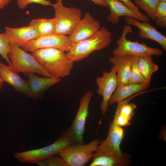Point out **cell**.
<instances>
[{
  "label": "cell",
  "instance_id": "obj_1",
  "mask_svg": "<svg viewBox=\"0 0 166 166\" xmlns=\"http://www.w3.org/2000/svg\"><path fill=\"white\" fill-rule=\"evenodd\" d=\"M32 55L47 72L53 77L63 78L69 75L74 62L65 52L53 48H45L35 50Z\"/></svg>",
  "mask_w": 166,
  "mask_h": 166
},
{
  "label": "cell",
  "instance_id": "obj_2",
  "mask_svg": "<svg viewBox=\"0 0 166 166\" xmlns=\"http://www.w3.org/2000/svg\"><path fill=\"white\" fill-rule=\"evenodd\" d=\"M112 37L107 28L101 27L90 38L73 43L66 55L73 62L82 60L94 51L102 50L108 46L111 43Z\"/></svg>",
  "mask_w": 166,
  "mask_h": 166
},
{
  "label": "cell",
  "instance_id": "obj_3",
  "mask_svg": "<svg viewBox=\"0 0 166 166\" xmlns=\"http://www.w3.org/2000/svg\"><path fill=\"white\" fill-rule=\"evenodd\" d=\"M75 144L66 131H64L51 144L38 149L15 152L13 157L20 163L34 164L51 156L58 155L65 147Z\"/></svg>",
  "mask_w": 166,
  "mask_h": 166
},
{
  "label": "cell",
  "instance_id": "obj_4",
  "mask_svg": "<svg viewBox=\"0 0 166 166\" xmlns=\"http://www.w3.org/2000/svg\"><path fill=\"white\" fill-rule=\"evenodd\" d=\"M10 52L8 57L11 66L17 72L25 75L30 73H37L45 77H53L37 61L32 55L20 47L9 43Z\"/></svg>",
  "mask_w": 166,
  "mask_h": 166
},
{
  "label": "cell",
  "instance_id": "obj_5",
  "mask_svg": "<svg viewBox=\"0 0 166 166\" xmlns=\"http://www.w3.org/2000/svg\"><path fill=\"white\" fill-rule=\"evenodd\" d=\"M132 29L131 26L128 25L123 27L121 35L116 42L117 46L113 51V56L150 55L160 56L163 54L162 50L159 48L149 47L143 42L140 43L127 40V34L131 31Z\"/></svg>",
  "mask_w": 166,
  "mask_h": 166
},
{
  "label": "cell",
  "instance_id": "obj_6",
  "mask_svg": "<svg viewBox=\"0 0 166 166\" xmlns=\"http://www.w3.org/2000/svg\"><path fill=\"white\" fill-rule=\"evenodd\" d=\"M55 11L56 22L55 34L69 35L81 19L82 12L77 7L64 6L62 1L52 4Z\"/></svg>",
  "mask_w": 166,
  "mask_h": 166
},
{
  "label": "cell",
  "instance_id": "obj_7",
  "mask_svg": "<svg viewBox=\"0 0 166 166\" xmlns=\"http://www.w3.org/2000/svg\"><path fill=\"white\" fill-rule=\"evenodd\" d=\"M101 142L99 139H97L87 144H77L68 146L63 149L58 155L69 166H84L92 158Z\"/></svg>",
  "mask_w": 166,
  "mask_h": 166
},
{
  "label": "cell",
  "instance_id": "obj_8",
  "mask_svg": "<svg viewBox=\"0 0 166 166\" xmlns=\"http://www.w3.org/2000/svg\"><path fill=\"white\" fill-rule=\"evenodd\" d=\"M93 92L87 91L81 97L75 117L66 130L75 144H84L83 138L86 120L89 114V107Z\"/></svg>",
  "mask_w": 166,
  "mask_h": 166
},
{
  "label": "cell",
  "instance_id": "obj_9",
  "mask_svg": "<svg viewBox=\"0 0 166 166\" xmlns=\"http://www.w3.org/2000/svg\"><path fill=\"white\" fill-rule=\"evenodd\" d=\"M73 44L68 36L54 34L39 37L28 42L21 48L26 52H32L42 48H53L67 52Z\"/></svg>",
  "mask_w": 166,
  "mask_h": 166
},
{
  "label": "cell",
  "instance_id": "obj_10",
  "mask_svg": "<svg viewBox=\"0 0 166 166\" xmlns=\"http://www.w3.org/2000/svg\"><path fill=\"white\" fill-rule=\"evenodd\" d=\"M102 74V76L97 77L96 81L98 87L97 93L102 97L100 104L101 113L105 115L108 110L110 98L117 87L118 79L116 69L114 66L111 67L110 72L104 70Z\"/></svg>",
  "mask_w": 166,
  "mask_h": 166
},
{
  "label": "cell",
  "instance_id": "obj_11",
  "mask_svg": "<svg viewBox=\"0 0 166 166\" xmlns=\"http://www.w3.org/2000/svg\"><path fill=\"white\" fill-rule=\"evenodd\" d=\"M124 130L112 121L109 129L107 137L101 141L96 150L115 156H120L124 153L122 152L120 145L124 137Z\"/></svg>",
  "mask_w": 166,
  "mask_h": 166
},
{
  "label": "cell",
  "instance_id": "obj_12",
  "mask_svg": "<svg viewBox=\"0 0 166 166\" xmlns=\"http://www.w3.org/2000/svg\"><path fill=\"white\" fill-rule=\"evenodd\" d=\"M101 27L100 22L87 12L68 37L73 43H77L92 37Z\"/></svg>",
  "mask_w": 166,
  "mask_h": 166
},
{
  "label": "cell",
  "instance_id": "obj_13",
  "mask_svg": "<svg viewBox=\"0 0 166 166\" xmlns=\"http://www.w3.org/2000/svg\"><path fill=\"white\" fill-rule=\"evenodd\" d=\"M110 10V13L107 19L113 24H117L121 16H129L136 20L143 22H148L150 19L146 15L129 8L118 0H105Z\"/></svg>",
  "mask_w": 166,
  "mask_h": 166
},
{
  "label": "cell",
  "instance_id": "obj_14",
  "mask_svg": "<svg viewBox=\"0 0 166 166\" xmlns=\"http://www.w3.org/2000/svg\"><path fill=\"white\" fill-rule=\"evenodd\" d=\"M5 29L4 33L9 43L21 47L40 37L37 29L31 26L19 28L5 26Z\"/></svg>",
  "mask_w": 166,
  "mask_h": 166
},
{
  "label": "cell",
  "instance_id": "obj_15",
  "mask_svg": "<svg viewBox=\"0 0 166 166\" xmlns=\"http://www.w3.org/2000/svg\"><path fill=\"white\" fill-rule=\"evenodd\" d=\"M125 20L127 25L136 26L139 29L138 34L140 37L156 41L166 50V36L159 32L155 27L148 22H141L129 16H125Z\"/></svg>",
  "mask_w": 166,
  "mask_h": 166
},
{
  "label": "cell",
  "instance_id": "obj_16",
  "mask_svg": "<svg viewBox=\"0 0 166 166\" xmlns=\"http://www.w3.org/2000/svg\"><path fill=\"white\" fill-rule=\"evenodd\" d=\"M26 75L31 98L34 99H42L44 93L47 89L61 81L60 78L40 77L34 73H29Z\"/></svg>",
  "mask_w": 166,
  "mask_h": 166
},
{
  "label": "cell",
  "instance_id": "obj_17",
  "mask_svg": "<svg viewBox=\"0 0 166 166\" xmlns=\"http://www.w3.org/2000/svg\"><path fill=\"white\" fill-rule=\"evenodd\" d=\"M149 91H143L134 94L117 103V105L113 122L121 127L131 124L130 121L134 115L136 105L133 103H129L133 98Z\"/></svg>",
  "mask_w": 166,
  "mask_h": 166
},
{
  "label": "cell",
  "instance_id": "obj_18",
  "mask_svg": "<svg viewBox=\"0 0 166 166\" xmlns=\"http://www.w3.org/2000/svg\"><path fill=\"white\" fill-rule=\"evenodd\" d=\"M0 76L4 82L10 84L16 91L31 98L27 81L22 79L11 66L0 62Z\"/></svg>",
  "mask_w": 166,
  "mask_h": 166
},
{
  "label": "cell",
  "instance_id": "obj_19",
  "mask_svg": "<svg viewBox=\"0 0 166 166\" xmlns=\"http://www.w3.org/2000/svg\"><path fill=\"white\" fill-rule=\"evenodd\" d=\"M134 56L124 55L111 57L109 62L115 67L118 79L117 86L128 84L130 75L131 65Z\"/></svg>",
  "mask_w": 166,
  "mask_h": 166
},
{
  "label": "cell",
  "instance_id": "obj_20",
  "mask_svg": "<svg viewBox=\"0 0 166 166\" xmlns=\"http://www.w3.org/2000/svg\"><path fill=\"white\" fill-rule=\"evenodd\" d=\"M90 166H126L131 163L130 156L126 153L120 156H115L96 150Z\"/></svg>",
  "mask_w": 166,
  "mask_h": 166
},
{
  "label": "cell",
  "instance_id": "obj_21",
  "mask_svg": "<svg viewBox=\"0 0 166 166\" xmlns=\"http://www.w3.org/2000/svg\"><path fill=\"white\" fill-rule=\"evenodd\" d=\"M150 85V83H145L136 84H128L118 86L110 98L109 105H112L134 94L144 91L149 88Z\"/></svg>",
  "mask_w": 166,
  "mask_h": 166
},
{
  "label": "cell",
  "instance_id": "obj_22",
  "mask_svg": "<svg viewBox=\"0 0 166 166\" xmlns=\"http://www.w3.org/2000/svg\"><path fill=\"white\" fill-rule=\"evenodd\" d=\"M150 55L138 56V69L145 82L150 83L152 74L158 69V66L152 61Z\"/></svg>",
  "mask_w": 166,
  "mask_h": 166
},
{
  "label": "cell",
  "instance_id": "obj_23",
  "mask_svg": "<svg viewBox=\"0 0 166 166\" xmlns=\"http://www.w3.org/2000/svg\"><path fill=\"white\" fill-rule=\"evenodd\" d=\"M29 25L34 27L40 37L55 34L56 22L55 18H41L32 20Z\"/></svg>",
  "mask_w": 166,
  "mask_h": 166
},
{
  "label": "cell",
  "instance_id": "obj_24",
  "mask_svg": "<svg viewBox=\"0 0 166 166\" xmlns=\"http://www.w3.org/2000/svg\"><path fill=\"white\" fill-rule=\"evenodd\" d=\"M159 0H134L135 5L146 12L147 16L154 21L155 20V12Z\"/></svg>",
  "mask_w": 166,
  "mask_h": 166
},
{
  "label": "cell",
  "instance_id": "obj_25",
  "mask_svg": "<svg viewBox=\"0 0 166 166\" xmlns=\"http://www.w3.org/2000/svg\"><path fill=\"white\" fill-rule=\"evenodd\" d=\"M138 56H134L131 65L130 75L128 84H136L146 83L142 77L138 67Z\"/></svg>",
  "mask_w": 166,
  "mask_h": 166
},
{
  "label": "cell",
  "instance_id": "obj_26",
  "mask_svg": "<svg viewBox=\"0 0 166 166\" xmlns=\"http://www.w3.org/2000/svg\"><path fill=\"white\" fill-rule=\"evenodd\" d=\"M36 164L40 166H69L62 157L56 155L47 157Z\"/></svg>",
  "mask_w": 166,
  "mask_h": 166
},
{
  "label": "cell",
  "instance_id": "obj_27",
  "mask_svg": "<svg viewBox=\"0 0 166 166\" xmlns=\"http://www.w3.org/2000/svg\"><path fill=\"white\" fill-rule=\"evenodd\" d=\"M10 51L9 42L4 32L0 33V54L6 61L9 66H11V63L8 57Z\"/></svg>",
  "mask_w": 166,
  "mask_h": 166
},
{
  "label": "cell",
  "instance_id": "obj_28",
  "mask_svg": "<svg viewBox=\"0 0 166 166\" xmlns=\"http://www.w3.org/2000/svg\"><path fill=\"white\" fill-rule=\"evenodd\" d=\"M32 3H37L44 6H52L50 0H17V4L20 9L26 8L28 5Z\"/></svg>",
  "mask_w": 166,
  "mask_h": 166
},
{
  "label": "cell",
  "instance_id": "obj_29",
  "mask_svg": "<svg viewBox=\"0 0 166 166\" xmlns=\"http://www.w3.org/2000/svg\"><path fill=\"white\" fill-rule=\"evenodd\" d=\"M156 18L166 17V2L159 1L155 12Z\"/></svg>",
  "mask_w": 166,
  "mask_h": 166
},
{
  "label": "cell",
  "instance_id": "obj_30",
  "mask_svg": "<svg viewBox=\"0 0 166 166\" xmlns=\"http://www.w3.org/2000/svg\"><path fill=\"white\" fill-rule=\"evenodd\" d=\"M122 2L124 4L132 9L139 10V7L135 5L131 0H118Z\"/></svg>",
  "mask_w": 166,
  "mask_h": 166
},
{
  "label": "cell",
  "instance_id": "obj_31",
  "mask_svg": "<svg viewBox=\"0 0 166 166\" xmlns=\"http://www.w3.org/2000/svg\"><path fill=\"white\" fill-rule=\"evenodd\" d=\"M155 21L158 26L164 28H166V17L156 18Z\"/></svg>",
  "mask_w": 166,
  "mask_h": 166
},
{
  "label": "cell",
  "instance_id": "obj_32",
  "mask_svg": "<svg viewBox=\"0 0 166 166\" xmlns=\"http://www.w3.org/2000/svg\"><path fill=\"white\" fill-rule=\"evenodd\" d=\"M56 2L62 0H56ZM97 5L105 7H108V6L105 0H91Z\"/></svg>",
  "mask_w": 166,
  "mask_h": 166
},
{
  "label": "cell",
  "instance_id": "obj_33",
  "mask_svg": "<svg viewBox=\"0 0 166 166\" xmlns=\"http://www.w3.org/2000/svg\"><path fill=\"white\" fill-rule=\"evenodd\" d=\"M11 0H0V10L2 9L7 6Z\"/></svg>",
  "mask_w": 166,
  "mask_h": 166
},
{
  "label": "cell",
  "instance_id": "obj_34",
  "mask_svg": "<svg viewBox=\"0 0 166 166\" xmlns=\"http://www.w3.org/2000/svg\"><path fill=\"white\" fill-rule=\"evenodd\" d=\"M4 82L0 76V90L2 89L4 86Z\"/></svg>",
  "mask_w": 166,
  "mask_h": 166
},
{
  "label": "cell",
  "instance_id": "obj_35",
  "mask_svg": "<svg viewBox=\"0 0 166 166\" xmlns=\"http://www.w3.org/2000/svg\"><path fill=\"white\" fill-rule=\"evenodd\" d=\"M159 1L166 2V0H159Z\"/></svg>",
  "mask_w": 166,
  "mask_h": 166
}]
</instances>
